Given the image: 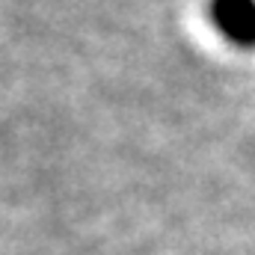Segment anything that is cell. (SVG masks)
I'll return each mask as SVG.
<instances>
[{"mask_svg": "<svg viewBox=\"0 0 255 255\" xmlns=\"http://www.w3.org/2000/svg\"><path fill=\"white\" fill-rule=\"evenodd\" d=\"M211 15L235 45H255V0H214Z\"/></svg>", "mask_w": 255, "mask_h": 255, "instance_id": "6da1fadb", "label": "cell"}]
</instances>
